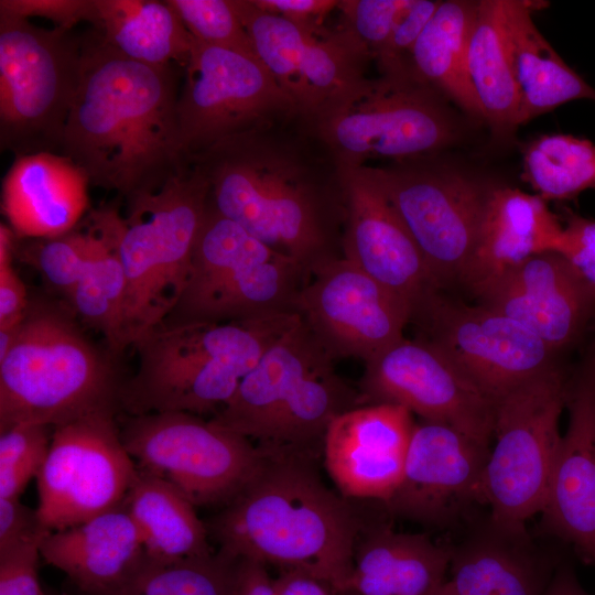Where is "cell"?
I'll return each mask as SVG.
<instances>
[{
    "instance_id": "cell-1",
    "label": "cell",
    "mask_w": 595,
    "mask_h": 595,
    "mask_svg": "<svg viewBox=\"0 0 595 595\" xmlns=\"http://www.w3.org/2000/svg\"><path fill=\"white\" fill-rule=\"evenodd\" d=\"M178 95L173 65L132 61L93 29L82 40L61 154L90 184L125 199L159 188L190 164L178 133Z\"/></svg>"
},
{
    "instance_id": "cell-2",
    "label": "cell",
    "mask_w": 595,
    "mask_h": 595,
    "mask_svg": "<svg viewBox=\"0 0 595 595\" xmlns=\"http://www.w3.org/2000/svg\"><path fill=\"white\" fill-rule=\"evenodd\" d=\"M262 451L256 477L206 524L209 538L232 558L304 572L344 592L360 532L355 511L304 453Z\"/></svg>"
},
{
    "instance_id": "cell-3",
    "label": "cell",
    "mask_w": 595,
    "mask_h": 595,
    "mask_svg": "<svg viewBox=\"0 0 595 595\" xmlns=\"http://www.w3.org/2000/svg\"><path fill=\"white\" fill-rule=\"evenodd\" d=\"M300 320L289 311L239 321L162 324L133 345L139 367L121 385L120 408L130 415L218 412L263 354Z\"/></svg>"
},
{
    "instance_id": "cell-4",
    "label": "cell",
    "mask_w": 595,
    "mask_h": 595,
    "mask_svg": "<svg viewBox=\"0 0 595 595\" xmlns=\"http://www.w3.org/2000/svg\"><path fill=\"white\" fill-rule=\"evenodd\" d=\"M72 313L31 301L0 361V432L23 423L56 426L120 408L115 369Z\"/></svg>"
},
{
    "instance_id": "cell-5",
    "label": "cell",
    "mask_w": 595,
    "mask_h": 595,
    "mask_svg": "<svg viewBox=\"0 0 595 595\" xmlns=\"http://www.w3.org/2000/svg\"><path fill=\"white\" fill-rule=\"evenodd\" d=\"M302 318L281 336L212 419L267 448L306 450L358 393Z\"/></svg>"
},
{
    "instance_id": "cell-6",
    "label": "cell",
    "mask_w": 595,
    "mask_h": 595,
    "mask_svg": "<svg viewBox=\"0 0 595 595\" xmlns=\"http://www.w3.org/2000/svg\"><path fill=\"white\" fill-rule=\"evenodd\" d=\"M119 255L126 275L125 347L162 325L186 285L209 184L190 162L159 188L126 199Z\"/></svg>"
},
{
    "instance_id": "cell-7",
    "label": "cell",
    "mask_w": 595,
    "mask_h": 595,
    "mask_svg": "<svg viewBox=\"0 0 595 595\" xmlns=\"http://www.w3.org/2000/svg\"><path fill=\"white\" fill-rule=\"evenodd\" d=\"M209 184L212 206L310 270L325 253L313 190L300 167L269 150L259 131L224 140L190 159Z\"/></svg>"
},
{
    "instance_id": "cell-8",
    "label": "cell",
    "mask_w": 595,
    "mask_h": 595,
    "mask_svg": "<svg viewBox=\"0 0 595 595\" xmlns=\"http://www.w3.org/2000/svg\"><path fill=\"white\" fill-rule=\"evenodd\" d=\"M309 272L223 216L210 204L197 235L190 275L163 324L228 322L294 311Z\"/></svg>"
},
{
    "instance_id": "cell-9",
    "label": "cell",
    "mask_w": 595,
    "mask_h": 595,
    "mask_svg": "<svg viewBox=\"0 0 595 595\" xmlns=\"http://www.w3.org/2000/svg\"><path fill=\"white\" fill-rule=\"evenodd\" d=\"M571 366L558 364L496 401L494 447L482 483L483 504L496 524L527 530L540 513L562 435Z\"/></svg>"
},
{
    "instance_id": "cell-10",
    "label": "cell",
    "mask_w": 595,
    "mask_h": 595,
    "mask_svg": "<svg viewBox=\"0 0 595 595\" xmlns=\"http://www.w3.org/2000/svg\"><path fill=\"white\" fill-rule=\"evenodd\" d=\"M82 40L0 11V144L15 158L62 149Z\"/></svg>"
},
{
    "instance_id": "cell-11",
    "label": "cell",
    "mask_w": 595,
    "mask_h": 595,
    "mask_svg": "<svg viewBox=\"0 0 595 595\" xmlns=\"http://www.w3.org/2000/svg\"><path fill=\"white\" fill-rule=\"evenodd\" d=\"M119 430L137 466L171 483L195 507H224L266 461L248 437L188 412L128 414Z\"/></svg>"
},
{
    "instance_id": "cell-12",
    "label": "cell",
    "mask_w": 595,
    "mask_h": 595,
    "mask_svg": "<svg viewBox=\"0 0 595 595\" xmlns=\"http://www.w3.org/2000/svg\"><path fill=\"white\" fill-rule=\"evenodd\" d=\"M315 121L338 170L369 159H407L453 143L455 121L435 89L416 77L367 79Z\"/></svg>"
},
{
    "instance_id": "cell-13",
    "label": "cell",
    "mask_w": 595,
    "mask_h": 595,
    "mask_svg": "<svg viewBox=\"0 0 595 595\" xmlns=\"http://www.w3.org/2000/svg\"><path fill=\"white\" fill-rule=\"evenodd\" d=\"M177 100L181 145L190 160L240 134L260 131L272 117L296 111L253 53L193 39Z\"/></svg>"
},
{
    "instance_id": "cell-14",
    "label": "cell",
    "mask_w": 595,
    "mask_h": 595,
    "mask_svg": "<svg viewBox=\"0 0 595 595\" xmlns=\"http://www.w3.org/2000/svg\"><path fill=\"white\" fill-rule=\"evenodd\" d=\"M116 410L56 425L36 477L37 512L50 531L64 530L122 506L138 466L127 452Z\"/></svg>"
},
{
    "instance_id": "cell-15",
    "label": "cell",
    "mask_w": 595,
    "mask_h": 595,
    "mask_svg": "<svg viewBox=\"0 0 595 595\" xmlns=\"http://www.w3.org/2000/svg\"><path fill=\"white\" fill-rule=\"evenodd\" d=\"M418 338L444 351L495 402L563 363L562 356L518 322L445 291L428 293L411 312Z\"/></svg>"
},
{
    "instance_id": "cell-16",
    "label": "cell",
    "mask_w": 595,
    "mask_h": 595,
    "mask_svg": "<svg viewBox=\"0 0 595 595\" xmlns=\"http://www.w3.org/2000/svg\"><path fill=\"white\" fill-rule=\"evenodd\" d=\"M234 2L255 54L296 111L316 120L367 80L370 56L344 25H301L259 9L252 0Z\"/></svg>"
},
{
    "instance_id": "cell-17",
    "label": "cell",
    "mask_w": 595,
    "mask_h": 595,
    "mask_svg": "<svg viewBox=\"0 0 595 595\" xmlns=\"http://www.w3.org/2000/svg\"><path fill=\"white\" fill-rule=\"evenodd\" d=\"M439 290L462 286L490 187L453 170L370 167Z\"/></svg>"
},
{
    "instance_id": "cell-18",
    "label": "cell",
    "mask_w": 595,
    "mask_h": 595,
    "mask_svg": "<svg viewBox=\"0 0 595 595\" xmlns=\"http://www.w3.org/2000/svg\"><path fill=\"white\" fill-rule=\"evenodd\" d=\"M358 392L361 405H400L490 447L496 402L428 340L403 337L367 360Z\"/></svg>"
},
{
    "instance_id": "cell-19",
    "label": "cell",
    "mask_w": 595,
    "mask_h": 595,
    "mask_svg": "<svg viewBox=\"0 0 595 595\" xmlns=\"http://www.w3.org/2000/svg\"><path fill=\"white\" fill-rule=\"evenodd\" d=\"M294 311L334 358L365 363L403 338L411 306L346 258L316 263Z\"/></svg>"
},
{
    "instance_id": "cell-20",
    "label": "cell",
    "mask_w": 595,
    "mask_h": 595,
    "mask_svg": "<svg viewBox=\"0 0 595 595\" xmlns=\"http://www.w3.org/2000/svg\"><path fill=\"white\" fill-rule=\"evenodd\" d=\"M489 453L450 425L415 423L401 482L383 505L392 516L439 529L464 526L484 506Z\"/></svg>"
},
{
    "instance_id": "cell-21",
    "label": "cell",
    "mask_w": 595,
    "mask_h": 595,
    "mask_svg": "<svg viewBox=\"0 0 595 595\" xmlns=\"http://www.w3.org/2000/svg\"><path fill=\"white\" fill-rule=\"evenodd\" d=\"M567 429L554 462L539 529L573 547L595 566V336L571 366Z\"/></svg>"
},
{
    "instance_id": "cell-22",
    "label": "cell",
    "mask_w": 595,
    "mask_h": 595,
    "mask_svg": "<svg viewBox=\"0 0 595 595\" xmlns=\"http://www.w3.org/2000/svg\"><path fill=\"white\" fill-rule=\"evenodd\" d=\"M473 296L524 326L562 357L581 349L595 326V295L555 251L529 258Z\"/></svg>"
},
{
    "instance_id": "cell-23",
    "label": "cell",
    "mask_w": 595,
    "mask_h": 595,
    "mask_svg": "<svg viewBox=\"0 0 595 595\" xmlns=\"http://www.w3.org/2000/svg\"><path fill=\"white\" fill-rule=\"evenodd\" d=\"M347 207V260L404 299L412 309L439 290L422 255L369 166L340 170Z\"/></svg>"
},
{
    "instance_id": "cell-24",
    "label": "cell",
    "mask_w": 595,
    "mask_h": 595,
    "mask_svg": "<svg viewBox=\"0 0 595 595\" xmlns=\"http://www.w3.org/2000/svg\"><path fill=\"white\" fill-rule=\"evenodd\" d=\"M414 425L410 411L388 403L337 415L322 445L326 470L340 495L387 501L401 482Z\"/></svg>"
},
{
    "instance_id": "cell-25",
    "label": "cell",
    "mask_w": 595,
    "mask_h": 595,
    "mask_svg": "<svg viewBox=\"0 0 595 595\" xmlns=\"http://www.w3.org/2000/svg\"><path fill=\"white\" fill-rule=\"evenodd\" d=\"M89 180L55 152L15 158L2 184L1 208L14 235L51 239L73 230L88 209Z\"/></svg>"
},
{
    "instance_id": "cell-26",
    "label": "cell",
    "mask_w": 595,
    "mask_h": 595,
    "mask_svg": "<svg viewBox=\"0 0 595 595\" xmlns=\"http://www.w3.org/2000/svg\"><path fill=\"white\" fill-rule=\"evenodd\" d=\"M466 536L451 545V584L456 595H542L555 570L528 530L515 531L476 515Z\"/></svg>"
},
{
    "instance_id": "cell-27",
    "label": "cell",
    "mask_w": 595,
    "mask_h": 595,
    "mask_svg": "<svg viewBox=\"0 0 595 595\" xmlns=\"http://www.w3.org/2000/svg\"><path fill=\"white\" fill-rule=\"evenodd\" d=\"M563 245V224L543 198L519 188L490 187L462 288L474 295L533 256L548 251L560 253Z\"/></svg>"
},
{
    "instance_id": "cell-28",
    "label": "cell",
    "mask_w": 595,
    "mask_h": 595,
    "mask_svg": "<svg viewBox=\"0 0 595 595\" xmlns=\"http://www.w3.org/2000/svg\"><path fill=\"white\" fill-rule=\"evenodd\" d=\"M40 552L84 595H117L147 558L139 530L122 506L51 532Z\"/></svg>"
},
{
    "instance_id": "cell-29",
    "label": "cell",
    "mask_w": 595,
    "mask_h": 595,
    "mask_svg": "<svg viewBox=\"0 0 595 595\" xmlns=\"http://www.w3.org/2000/svg\"><path fill=\"white\" fill-rule=\"evenodd\" d=\"M451 545L424 533L377 524L359 532L344 592L355 595H429L450 570Z\"/></svg>"
},
{
    "instance_id": "cell-30",
    "label": "cell",
    "mask_w": 595,
    "mask_h": 595,
    "mask_svg": "<svg viewBox=\"0 0 595 595\" xmlns=\"http://www.w3.org/2000/svg\"><path fill=\"white\" fill-rule=\"evenodd\" d=\"M504 19L520 94L518 126L572 100L595 101V89L562 60L534 24L530 2L504 0Z\"/></svg>"
},
{
    "instance_id": "cell-31",
    "label": "cell",
    "mask_w": 595,
    "mask_h": 595,
    "mask_svg": "<svg viewBox=\"0 0 595 595\" xmlns=\"http://www.w3.org/2000/svg\"><path fill=\"white\" fill-rule=\"evenodd\" d=\"M122 507L137 526L149 560L176 561L214 551L195 506L156 475L138 467Z\"/></svg>"
},
{
    "instance_id": "cell-32",
    "label": "cell",
    "mask_w": 595,
    "mask_h": 595,
    "mask_svg": "<svg viewBox=\"0 0 595 595\" xmlns=\"http://www.w3.org/2000/svg\"><path fill=\"white\" fill-rule=\"evenodd\" d=\"M93 25L126 57L149 65L184 67L193 37L166 1L95 0Z\"/></svg>"
},
{
    "instance_id": "cell-33",
    "label": "cell",
    "mask_w": 595,
    "mask_h": 595,
    "mask_svg": "<svg viewBox=\"0 0 595 595\" xmlns=\"http://www.w3.org/2000/svg\"><path fill=\"white\" fill-rule=\"evenodd\" d=\"M467 72L483 119L497 134L518 127L520 94L509 53L504 0L478 1L467 45Z\"/></svg>"
},
{
    "instance_id": "cell-34",
    "label": "cell",
    "mask_w": 595,
    "mask_h": 595,
    "mask_svg": "<svg viewBox=\"0 0 595 595\" xmlns=\"http://www.w3.org/2000/svg\"><path fill=\"white\" fill-rule=\"evenodd\" d=\"M478 1H441L411 56L415 77L468 115L483 119L467 72V45Z\"/></svg>"
},
{
    "instance_id": "cell-35",
    "label": "cell",
    "mask_w": 595,
    "mask_h": 595,
    "mask_svg": "<svg viewBox=\"0 0 595 595\" xmlns=\"http://www.w3.org/2000/svg\"><path fill=\"white\" fill-rule=\"evenodd\" d=\"M97 237L77 284L67 296L72 312L102 333L113 353L125 347L126 275L119 255L122 216L112 206L91 212Z\"/></svg>"
},
{
    "instance_id": "cell-36",
    "label": "cell",
    "mask_w": 595,
    "mask_h": 595,
    "mask_svg": "<svg viewBox=\"0 0 595 595\" xmlns=\"http://www.w3.org/2000/svg\"><path fill=\"white\" fill-rule=\"evenodd\" d=\"M521 177L545 202L595 188V144L569 134H543L523 151Z\"/></svg>"
},
{
    "instance_id": "cell-37",
    "label": "cell",
    "mask_w": 595,
    "mask_h": 595,
    "mask_svg": "<svg viewBox=\"0 0 595 595\" xmlns=\"http://www.w3.org/2000/svg\"><path fill=\"white\" fill-rule=\"evenodd\" d=\"M238 559L218 550L141 566L117 595H234Z\"/></svg>"
},
{
    "instance_id": "cell-38",
    "label": "cell",
    "mask_w": 595,
    "mask_h": 595,
    "mask_svg": "<svg viewBox=\"0 0 595 595\" xmlns=\"http://www.w3.org/2000/svg\"><path fill=\"white\" fill-rule=\"evenodd\" d=\"M97 237L91 212L85 227L78 225L69 232L51 239H35L23 250L48 284L66 296L82 277Z\"/></svg>"
},
{
    "instance_id": "cell-39",
    "label": "cell",
    "mask_w": 595,
    "mask_h": 595,
    "mask_svg": "<svg viewBox=\"0 0 595 595\" xmlns=\"http://www.w3.org/2000/svg\"><path fill=\"white\" fill-rule=\"evenodd\" d=\"M52 435L53 426L39 423L0 432V498H20L29 482L39 476Z\"/></svg>"
},
{
    "instance_id": "cell-40",
    "label": "cell",
    "mask_w": 595,
    "mask_h": 595,
    "mask_svg": "<svg viewBox=\"0 0 595 595\" xmlns=\"http://www.w3.org/2000/svg\"><path fill=\"white\" fill-rule=\"evenodd\" d=\"M166 3L193 39L255 54L234 0H167Z\"/></svg>"
},
{
    "instance_id": "cell-41",
    "label": "cell",
    "mask_w": 595,
    "mask_h": 595,
    "mask_svg": "<svg viewBox=\"0 0 595 595\" xmlns=\"http://www.w3.org/2000/svg\"><path fill=\"white\" fill-rule=\"evenodd\" d=\"M408 0H342V25L350 31L377 61L383 53Z\"/></svg>"
},
{
    "instance_id": "cell-42",
    "label": "cell",
    "mask_w": 595,
    "mask_h": 595,
    "mask_svg": "<svg viewBox=\"0 0 595 595\" xmlns=\"http://www.w3.org/2000/svg\"><path fill=\"white\" fill-rule=\"evenodd\" d=\"M440 3L434 0H408L383 53L376 61L381 76L415 77L411 65L412 51Z\"/></svg>"
},
{
    "instance_id": "cell-43",
    "label": "cell",
    "mask_w": 595,
    "mask_h": 595,
    "mask_svg": "<svg viewBox=\"0 0 595 595\" xmlns=\"http://www.w3.org/2000/svg\"><path fill=\"white\" fill-rule=\"evenodd\" d=\"M0 11L19 18L40 17L54 28L72 31L79 22L96 21L95 0H1Z\"/></svg>"
},
{
    "instance_id": "cell-44",
    "label": "cell",
    "mask_w": 595,
    "mask_h": 595,
    "mask_svg": "<svg viewBox=\"0 0 595 595\" xmlns=\"http://www.w3.org/2000/svg\"><path fill=\"white\" fill-rule=\"evenodd\" d=\"M41 542L0 553V595H48L39 578Z\"/></svg>"
},
{
    "instance_id": "cell-45",
    "label": "cell",
    "mask_w": 595,
    "mask_h": 595,
    "mask_svg": "<svg viewBox=\"0 0 595 595\" xmlns=\"http://www.w3.org/2000/svg\"><path fill=\"white\" fill-rule=\"evenodd\" d=\"M560 219L564 228V245L560 253L595 295V220L567 208L562 209Z\"/></svg>"
},
{
    "instance_id": "cell-46",
    "label": "cell",
    "mask_w": 595,
    "mask_h": 595,
    "mask_svg": "<svg viewBox=\"0 0 595 595\" xmlns=\"http://www.w3.org/2000/svg\"><path fill=\"white\" fill-rule=\"evenodd\" d=\"M51 532L36 509L19 498H0V553L32 542L42 543Z\"/></svg>"
},
{
    "instance_id": "cell-47",
    "label": "cell",
    "mask_w": 595,
    "mask_h": 595,
    "mask_svg": "<svg viewBox=\"0 0 595 595\" xmlns=\"http://www.w3.org/2000/svg\"><path fill=\"white\" fill-rule=\"evenodd\" d=\"M261 10L306 26H322L338 0H252Z\"/></svg>"
},
{
    "instance_id": "cell-48",
    "label": "cell",
    "mask_w": 595,
    "mask_h": 595,
    "mask_svg": "<svg viewBox=\"0 0 595 595\" xmlns=\"http://www.w3.org/2000/svg\"><path fill=\"white\" fill-rule=\"evenodd\" d=\"M29 303L26 288L12 261L0 263V329L20 324Z\"/></svg>"
},
{
    "instance_id": "cell-49",
    "label": "cell",
    "mask_w": 595,
    "mask_h": 595,
    "mask_svg": "<svg viewBox=\"0 0 595 595\" xmlns=\"http://www.w3.org/2000/svg\"><path fill=\"white\" fill-rule=\"evenodd\" d=\"M234 595H278L266 565L238 559Z\"/></svg>"
},
{
    "instance_id": "cell-50",
    "label": "cell",
    "mask_w": 595,
    "mask_h": 595,
    "mask_svg": "<svg viewBox=\"0 0 595 595\" xmlns=\"http://www.w3.org/2000/svg\"><path fill=\"white\" fill-rule=\"evenodd\" d=\"M273 583L278 595H336L327 583L294 570L282 571Z\"/></svg>"
},
{
    "instance_id": "cell-51",
    "label": "cell",
    "mask_w": 595,
    "mask_h": 595,
    "mask_svg": "<svg viewBox=\"0 0 595 595\" xmlns=\"http://www.w3.org/2000/svg\"><path fill=\"white\" fill-rule=\"evenodd\" d=\"M542 595H595L588 593L580 583L571 563L556 565L552 577Z\"/></svg>"
},
{
    "instance_id": "cell-52",
    "label": "cell",
    "mask_w": 595,
    "mask_h": 595,
    "mask_svg": "<svg viewBox=\"0 0 595 595\" xmlns=\"http://www.w3.org/2000/svg\"><path fill=\"white\" fill-rule=\"evenodd\" d=\"M429 595H456L450 581L444 582L440 587Z\"/></svg>"
},
{
    "instance_id": "cell-53",
    "label": "cell",
    "mask_w": 595,
    "mask_h": 595,
    "mask_svg": "<svg viewBox=\"0 0 595 595\" xmlns=\"http://www.w3.org/2000/svg\"><path fill=\"white\" fill-rule=\"evenodd\" d=\"M336 595H355V594H353L351 592H342Z\"/></svg>"
},
{
    "instance_id": "cell-54",
    "label": "cell",
    "mask_w": 595,
    "mask_h": 595,
    "mask_svg": "<svg viewBox=\"0 0 595 595\" xmlns=\"http://www.w3.org/2000/svg\"><path fill=\"white\" fill-rule=\"evenodd\" d=\"M593 334H594V336H595V326H594V328H593Z\"/></svg>"
}]
</instances>
